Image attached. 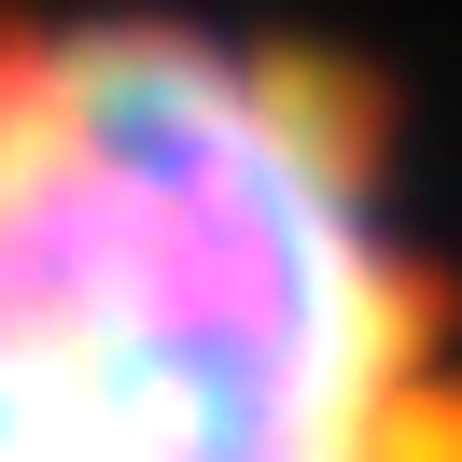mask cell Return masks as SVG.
<instances>
[{
    "mask_svg": "<svg viewBox=\"0 0 462 462\" xmlns=\"http://www.w3.org/2000/svg\"><path fill=\"white\" fill-rule=\"evenodd\" d=\"M0 462H462V225L378 42L0 0Z\"/></svg>",
    "mask_w": 462,
    "mask_h": 462,
    "instance_id": "obj_1",
    "label": "cell"
}]
</instances>
